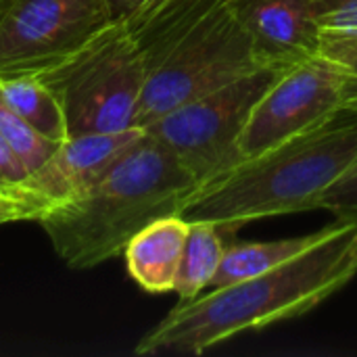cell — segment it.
Here are the masks:
<instances>
[{
    "label": "cell",
    "instance_id": "21",
    "mask_svg": "<svg viewBox=\"0 0 357 357\" xmlns=\"http://www.w3.org/2000/svg\"><path fill=\"white\" fill-rule=\"evenodd\" d=\"M27 176L29 172L25 169V165L21 163V159L0 132V186L17 188L21 182H25Z\"/></svg>",
    "mask_w": 357,
    "mask_h": 357
},
{
    "label": "cell",
    "instance_id": "6",
    "mask_svg": "<svg viewBox=\"0 0 357 357\" xmlns=\"http://www.w3.org/2000/svg\"><path fill=\"white\" fill-rule=\"evenodd\" d=\"M284 67L287 65L255 67L176 107L144 130L172 149L201 188L243 161L241 138L249 115Z\"/></svg>",
    "mask_w": 357,
    "mask_h": 357
},
{
    "label": "cell",
    "instance_id": "10",
    "mask_svg": "<svg viewBox=\"0 0 357 357\" xmlns=\"http://www.w3.org/2000/svg\"><path fill=\"white\" fill-rule=\"evenodd\" d=\"M249 29L259 56L272 65H291L318 52L320 27L316 0H230Z\"/></svg>",
    "mask_w": 357,
    "mask_h": 357
},
{
    "label": "cell",
    "instance_id": "23",
    "mask_svg": "<svg viewBox=\"0 0 357 357\" xmlns=\"http://www.w3.org/2000/svg\"><path fill=\"white\" fill-rule=\"evenodd\" d=\"M23 192L19 190V186L17 188H8V186H0V201H4V199H13V197H21Z\"/></svg>",
    "mask_w": 357,
    "mask_h": 357
},
{
    "label": "cell",
    "instance_id": "22",
    "mask_svg": "<svg viewBox=\"0 0 357 357\" xmlns=\"http://www.w3.org/2000/svg\"><path fill=\"white\" fill-rule=\"evenodd\" d=\"M105 2L109 6V13H111L113 21H121V19L130 17L146 0H105Z\"/></svg>",
    "mask_w": 357,
    "mask_h": 357
},
{
    "label": "cell",
    "instance_id": "12",
    "mask_svg": "<svg viewBox=\"0 0 357 357\" xmlns=\"http://www.w3.org/2000/svg\"><path fill=\"white\" fill-rule=\"evenodd\" d=\"M220 0H146L121 19L151 73L172 46ZM149 77V75H146Z\"/></svg>",
    "mask_w": 357,
    "mask_h": 357
},
{
    "label": "cell",
    "instance_id": "14",
    "mask_svg": "<svg viewBox=\"0 0 357 357\" xmlns=\"http://www.w3.org/2000/svg\"><path fill=\"white\" fill-rule=\"evenodd\" d=\"M0 94L4 102L44 138L59 144L69 138L67 119L59 96L40 77L17 75L0 79Z\"/></svg>",
    "mask_w": 357,
    "mask_h": 357
},
{
    "label": "cell",
    "instance_id": "11",
    "mask_svg": "<svg viewBox=\"0 0 357 357\" xmlns=\"http://www.w3.org/2000/svg\"><path fill=\"white\" fill-rule=\"evenodd\" d=\"M190 222L176 213L144 226L123 249L132 280L151 295L172 293Z\"/></svg>",
    "mask_w": 357,
    "mask_h": 357
},
{
    "label": "cell",
    "instance_id": "15",
    "mask_svg": "<svg viewBox=\"0 0 357 357\" xmlns=\"http://www.w3.org/2000/svg\"><path fill=\"white\" fill-rule=\"evenodd\" d=\"M320 234H322V230H318L314 234H305V236L282 238V241L228 245L211 289L268 272V270L293 259L295 255H299L303 249H307L312 243H316L320 238Z\"/></svg>",
    "mask_w": 357,
    "mask_h": 357
},
{
    "label": "cell",
    "instance_id": "13",
    "mask_svg": "<svg viewBox=\"0 0 357 357\" xmlns=\"http://www.w3.org/2000/svg\"><path fill=\"white\" fill-rule=\"evenodd\" d=\"M188 234L182 249V259L176 276L174 293L180 301L195 299L211 289L213 278L224 259V230L207 220H188Z\"/></svg>",
    "mask_w": 357,
    "mask_h": 357
},
{
    "label": "cell",
    "instance_id": "7",
    "mask_svg": "<svg viewBox=\"0 0 357 357\" xmlns=\"http://www.w3.org/2000/svg\"><path fill=\"white\" fill-rule=\"evenodd\" d=\"M356 102V77L328 56L316 52L291 63L253 107L241 138V157H255Z\"/></svg>",
    "mask_w": 357,
    "mask_h": 357
},
{
    "label": "cell",
    "instance_id": "5",
    "mask_svg": "<svg viewBox=\"0 0 357 357\" xmlns=\"http://www.w3.org/2000/svg\"><path fill=\"white\" fill-rule=\"evenodd\" d=\"M266 63L230 0L211 6L149 73L136 126L149 128L176 107Z\"/></svg>",
    "mask_w": 357,
    "mask_h": 357
},
{
    "label": "cell",
    "instance_id": "20",
    "mask_svg": "<svg viewBox=\"0 0 357 357\" xmlns=\"http://www.w3.org/2000/svg\"><path fill=\"white\" fill-rule=\"evenodd\" d=\"M46 211H48L46 203H42V201H38V199H33V197L23 192L21 197H13V199L0 201V226L2 224H13V222H21V220L38 222Z\"/></svg>",
    "mask_w": 357,
    "mask_h": 357
},
{
    "label": "cell",
    "instance_id": "8",
    "mask_svg": "<svg viewBox=\"0 0 357 357\" xmlns=\"http://www.w3.org/2000/svg\"><path fill=\"white\" fill-rule=\"evenodd\" d=\"M111 21L105 0H0V79L61 63Z\"/></svg>",
    "mask_w": 357,
    "mask_h": 357
},
{
    "label": "cell",
    "instance_id": "2",
    "mask_svg": "<svg viewBox=\"0 0 357 357\" xmlns=\"http://www.w3.org/2000/svg\"><path fill=\"white\" fill-rule=\"evenodd\" d=\"M197 190L199 182L172 149L144 130L92 188L38 222L69 268L90 270L121 255L151 222L182 215Z\"/></svg>",
    "mask_w": 357,
    "mask_h": 357
},
{
    "label": "cell",
    "instance_id": "1",
    "mask_svg": "<svg viewBox=\"0 0 357 357\" xmlns=\"http://www.w3.org/2000/svg\"><path fill=\"white\" fill-rule=\"evenodd\" d=\"M357 274V224L337 222L293 259L180 301L136 345V356H199L236 335L299 318Z\"/></svg>",
    "mask_w": 357,
    "mask_h": 357
},
{
    "label": "cell",
    "instance_id": "17",
    "mask_svg": "<svg viewBox=\"0 0 357 357\" xmlns=\"http://www.w3.org/2000/svg\"><path fill=\"white\" fill-rule=\"evenodd\" d=\"M318 209L331 211L337 222L357 224V157L320 197Z\"/></svg>",
    "mask_w": 357,
    "mask_h": 357
},
{
    "label": "cell",
    "instance_id": "19",
    "mask_svg": "<svg viewBox=\"0 0 357 357\" xmlns=\"http://www.w3.org/2000/svg\"><path fill=\"white\" fill-rule=\"evenodd\" d=\"M314 13L320 31L357 29V0H316Z\"/></svg>",
    "mask_w": 357,
    "mask_h": 357
},
{
    "label": "cell",
    "instance_id": "24",
    "mask_svg": "<svg viewBox=\"0 0 357 357\" xmlns=\"http://www.w3.org/2000/svg\"><path fill=\"white\" fill-rule=\"evenodd\" d=\"M354 107H357V105H354Z\"/></svg>",
    "mask_w": 357,
    "mask_h": 357
},
{
    "label": "cell",
    "instance_id": "9",
    "mask_svg": "<svg viewBox=\"0 0 357 357\" xmlns=\"http://www.w3.org/2000/svg\"><path fill=\"white\" fill-rule=\"evenodd\" d=\"M144 134L132 128L113 134H82L63 140L48 161L19 184L21 192L42 201L48 209L69 203L92 188L109 167Z\"/></svg>",
    "mask_w": 357,
    "mask_h": 357
},
{
    "label": "cell",
    "instance_id": "3",
    "mask_svg": "<svg viewBox=\"0 0 357 357\" xmlns=\"http://www.w3.org/2000/svg\"><path fill=\"white\" fill-rule=\"evenodd\" d=\"M356 157L357 107H347L201 186L182 215L232 232L253 220L318 209L320 197Z\"/></svg>",
    "mask_w": 357,
    "mask_h": 357
},
{
    "label": "cell",
    "instance_id": "18",
    "mask_svg": "<svg viewBox=\"0 0 357 357\" xmlns=\"http://www.w3.org/2000/svg\"><path fill=\"white\" fill-rule=\"evenodd\" d=\"M318 52L349 71L357 82V29L354 31H320ZM357 105V102H356Z\"/></svg>",
    "mask_w": 357,
    "mask_h": 357
},
{
    "label": "cell",
    "instance_id": "4",
    "mask_svg": "<svg viewBox=\"0 0 357 357\" xmlns=\"http://www.w3.org/2000/svg\"><path fill=\"white\" fill-rule=\"evenodd\" d=\"M146 63L123 21H111L61 63L36 73L63 107L67 134H113L136 126Z\"/></svg>",
    "mask_w": 357,
    "mask_h": 357
},
{
    "label": "cell",
    "instance_id": "16",
    "mask_svg": "<svg viewBox=\"0 0 357 357\" xmlns=\"http://www.w3.org/2000/svg\"><path fill=\"white\" fill-rule=\"evenodd\" d=\"M0 132L6 138V142L13 146L21 163L29 174L40 169L48 157L56 151L59 142H52L44 138L40 132H36L23 117H19L2 98L0 94Z\"/></svg>",
    "mask_w": 357,
    "mask_h": 357
}]
</instances>
